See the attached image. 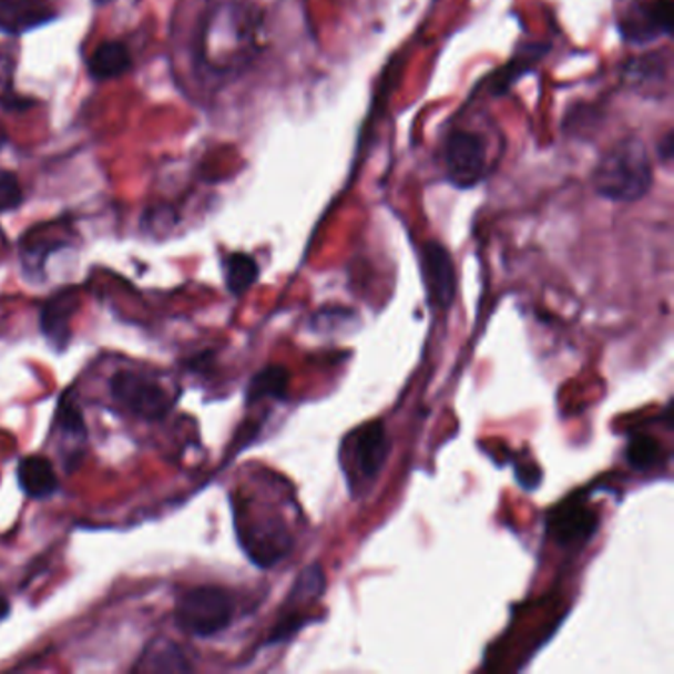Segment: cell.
Returning <instances> with one entry per match:
<instances>
[{
  "instance_id": "6da1fadb",
  "label": "cell",
  "mask_w": 674,
  "mask_h": 674,
  "mask_svg": "<svg viewBox=\"0 0 674 674\" xmlns=\"http://www.w3.org/2000/svg\"><path fill=\"white\" fill-rule=\"evenodd\" d=\"M262 14L249 2L222 0L210 7L196 38L198 64L214 75L246 70L259 54Z\"/></svg>"
},
{
  "instance_id": "7a4b0ae2",
  "label": "cell",
  "mask_w": 674,
  "mask_h": 674,
  "mask_svg": "<svg viewBox=\"0 0 674 674\" xmlns=\"http://www.w3.org/2000/svg\"><path fill=\"white\" fill-rule=\"evenodd\" d=\"M655 174L647 146L637 137L621 139L595 164L593 191L605 201L631 204L647 196Z\"/></svg>"
},
{
  "instance_id": "3957f363",
  "label": "cell",
  "mask_w": 674,
  "mask_h": 674,
  "mask_svg": "<svg viewBox=\"0 0 674 674\" xmlns=\"http://www.w3.org/2000/svg\"><path fill=\"white\" fill-rule=\"evenodd\" d=\"M236 602L232 593L219 585H198L178 595L174 621L191 637H216L232 625Z\"/></svg>"
},
{
  "instance_id": "277c9868",
  "label": "cell",
  "mask_w": 674,
  "mask_h": 674,
  "mask_svg": "<svg viewBox=\"0 0 674 674\" xmlns=\"http://www.w3.org/2000/svg\"><path fill=\"white\" fill-rule=\"evenodd\" d=\"M390 453V439L382 421H370L350 433L340 447V463L345 469L348 489L360 497L382 473Z\"/></svg>"
},
{
  "instance_id": "5b68a950",
  "label": "cell",
  "mask_w": 674,
  "mask_h": 674,
  "mask_svg": "<svg viewBox=\"0 0 674 674\" xmlns=\"http://www.w3.org/2000/svg\"><path fill=\"white\" fill-rule=\"evenodd\" d=\"M110 396L119 410L145 421L166 418L178 400L156 374L119 370L110 378Z\"/></svg>"
},
{
  "instance_id": "8992f818",
  "label": "cell",
  "mask_w": 674,
  "mask_h": 674,
  "mask_svg": "<svg viewBox=\"0 0 674 674\" xmlns=\"http://www.w3.org/2000/svg\"><path fill=\"white\" fill-rule=\"evenodd\" d=\"M673 19V0H627L617 14V28L631 47H647L671 37Z\"/></svg>"
},
{
  "instance_id": "52a82bcc",
  "label": "cell",
  "mask_w": 674,
  "mask_h": 674,
  "mask_svg": "<svg viewBox=\"0 0 674 674\" xmlns=\"http://www.w3.org/2000/svg\"><path fill=\"white\" fill-rule=\"evenodd\" d=\"M443 164L449 183L457 188H474L487 178V145L474 131L457 129L446 141Z\"/></svg>"
},
{
  "instance_id": "ba28073f",
  "label": "cell",
  "mask_w": 674,
  "mask_h": 674,
  "mask_svg": "<svg viewBox=\"0 0 674 674\" xmlns=\"http://www.w3.org/2000/svg\"><path fill=\"white\" fill-rule=\"evenodd\" d=\"M421 262L431 302L439 309H449L456 299L457 287L453 257L439 242H428L421 252Z\"/></svg>"
},
{
  "instance_id": "9c48e42d",
  "label": "cell",
  "mask_w": 674,
  "mask_h": 674,
  "mask_svg": "<svg viewBox=\"0 0 674 674\" xmlns=\"http://www.w3.org/2000/svg\"><path fill=\"white\" fill-rule=\"evenodd\" d=\"M54 436L58 451L62 456L64 467L72 471L80 463L85 443H88V426L82 411L73 406L68 396L60 400L54 418Z\"/></svg>"
},
{
  "instance_id": "30bf717a",
  "label": "cell",
  "mask_w": 674,
  "mask_h": 674,
  "mask_svg": "<svg viewBox=\"0 0 674 674\" xmlns=\"http://www.w3.org/2000/svg\"><path fill=\"white\" fill-rule=\"evenodd\" d=\"M20 491L32 501H47L60 491V477L47 456L22 457L17 466Z\"/></svg>"
},
{
  "instance_id": "8fae6325",
  "label": "cell",
  "mask_w": 674,
  "mask_h": 674,
  "mask_svg": "<svg viewBox=\"0 0 674 674\" xmlns=\"http://www.w3.org/2000/svg\"><path fill=\"white\" fill-rule=\"evenodd\" d=\"M78 307L80 297L75 293H58L40 313V328L58 350L68 347V340L72 337L70 325Z\"/></svg>"
},
{
  "instance_id": "7c38bea8",
  "label": "cell",
  "mask_w": 674,
  "mask_h": 674,
  "mask_svg": "<svg viewBox=\"0 0 674 674\" xmlns=\"http://www.w3.org/2000/svg\"><path fill=\"white\" fill-rule=\"evenodd\" d=\"M52 17L44 0H0V30L14 37L47 24Z\"/></svg>"
},
{
  "instance_id": "4fadbf2b",
  "label": "cell",
  "mask_w": 674,
  "mask_h": 674,
  "mask_svg": "<svg viewBox=\"0 0 674 674\" xmlns=\"http://www.w3.org/2000/svg\"><path fill=\"white\" fill-rule=\"evenodd\" d=\"M131 52L129 48L119 40H105L93 48L88 58V72L95 82H108L121 78L131 70Z\"/></svg>"
},
{
  "instance_id": "5bb4252c",
  "label": "cell",
  "mask_w": 674,
  "mask_h": 674,
  "mask_svg": "<svg viewBox=\"0 0 674 674\" xmlns=\"http://www.w3.org/2000/svg\"><path fill=\"white\" fill-rule=\"evenodd\" d=\"M191 668L183 649L168 639L153 641L139 658L137 665L133 666V671L146 673H186Z\"/></svg>"
},
{
  "instance_id": "9a60e30c",
  "label": "cell",
  "mask_w": 674,
  "mask_h": 674,
  "mask_svg": "<svg viewBox=\"0 0 674 674\" xmlns=\"http://www.w3.org/2000/svg\"><path fill=\"white\" fill-rule=\"evenodd\" d=\"M289 374L283 366H265L264 370L249 380L246 388L247 404H256L259 400H283L287 394Z\"/></svg>"
},
{
  "instance_id": "2e32d148",
  "label": "cell",
  "mask_w": 674,
  "mask_h": 674,
  "mask_svg": "<svg viewBox=\"0 0 674 674\" xmlns=\"http://www.w3.org/2000/svg\"><path fill=\"white\" fill-rule=\"evenodd\" d=\"M222 267H224L226 287L234 297H242L244 293L249 292L259 277V265L256 259L242 252L224 257Z\"/></svg>"
},
{
  "instance_id": "e0dca14e",
  "label": "cell",
  "mask_w": 674,
  "mask_h": 674,
  "mask_svg": "<svg viewBox=\"0 0 674 674\" xmlns=\"http://www.w3.org/2000/svg\"><path fill=\"white\" fill-rule=\"evenodd\" d=\"M325 574L320 565H309L305 568L299 578L293 583V590L287 598V607L292 610H283L285 613H299L302 605L305 603L317 602L323 592H325Z\"/></svg>"
},
{
  "instance_id": "ac0fdd59",
  "label": "cell",
  "mask_w": 674,
  "mask_h": 674,
  "mask_svg": "<svg viewBox=\"0 0 674 674\" xmlns=\"http://www.w3.org/2000/svg\"><path fill=\"white\" fill-rule=\"evenodd\" d=\"M547 44H530L529 48H522L519 55L512 60L511 64L504 68V72L499 73V78L494 80V92L504 93L511 88L512 82H517L520 75L529 73L537 62L542 60V55L547 54Z\"/></svg>"
},
{
  "instance_id": "d6986e66",
  "label": "cell",
  "mask_w": 674,
  "mask_h": 674,
  "mask_svg": "<svg viewBox=\"0 0 674 674\" xmlns=\"http://www.w3.org/2000/svg\"><path fill=\"white\" fill-rule=\"evenodd\" d=\"M658 443L655 439L647 438V436H637V438L631 439V443L627 447V461L629 466L635 467L637 471H649L651 467H655L658 463Z\"/></svg>"
},
{
  "instance_id": "ffe728a7",
  "label": "cell",
  "mask_w": 674,
  "mask_h": 674,
  "mask_svg": "<svg viewBox=\"0 0 674 674\" xmlns=\"http://www.w3.org/2000/svg\"><path fill=\"white\" fill-rule=\"evenodd\" d=\"M22 202H24V192L20 186L19 176L0 168V214L20 208Z\"/></svg>"
},
{
  "instance_id": "44dd1931",
  "label": "cell",
  "mask_w": 674,
  "mask_h": 674,
  "mask_svg": "<svg viewBox=\"0 0 674 674\" xmlns=\"http://www.w3.org/2000/svg\"><path fill=\"white\" fill-rule=\"evenodd\" d=\"M656 153H658V156H661V161H663V163H665V164H668V163H671V161H673V153H674L673 131H666L665 137H663V141H661V143H658V146H656Z\"/></svg>"
},
{
  "instance_id": "7402d4cb",
  "label": "cell",
  "mask_w": 674,
  "mask_h": 674,
  "mask_svg": "<svg viewBox=\"0 0 674 674\" xmlns=\"http://www.w3.org/2000/svg\"><path fill=\"white\" fill-rule=\"evenodd\" d=\"M10 610H12V607H10L9 598L0 592V623L9 617Z\"/></svg>"
},
{
  "instance_id": "603a6c76",
  "label": "cell",
  "mask_w": 674,
  "mask_h": 674,
  "mask_svg": "<svg viewBox=\"0 0 674 674\" xmlns=\"http://www.w3.org/2000/svg\"><path fill=\"white\" fill-rule=\"evenodd\" d=\"M7 145H9V133H7L4 125L0 123V151H2V149H4Z\"/></svg>"
},
{
  "instance_id": "cb8c5ba5",
  "label": "cell",
  "mask_w": 674,
  "mask_h": 674,
  "mask_svg": "<svg viewBox=\"0 0 674 674\" xmlns=\"http://www.w3.org/2000/svg\"><path fill=\"white\" fill-rule=\"evenodd\" d=\"M111 2H113V0H93V4H95V7H108V4H111Z\"/></svg>"
}]
</instances>
